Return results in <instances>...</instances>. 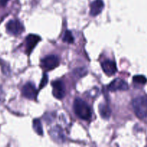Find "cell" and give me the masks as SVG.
<instances>
[{
	"label": "cell",
	"mask_w": 147,
	"mask_h": 147,
	"mask_svg": "<svg viewBox=\"0 0 147 147\" xmlns=\"http://www.w3.org/2000/svg\"><path fill=\"white\" fill-rule=\"evenodd\" d=\"M101 66L103 72L109 76L114 75L117 70L116 63L111 60H106L103 61L102 63Z\"/></svg>",
	"instance_id": "obj_10"
},
{
	"label": "cell",
	"mask_w": 147,
	"mask_h": 147,
	"mask_svg": "<svg viewBox=\"0 0 147 147\" xmlns=\"http://www.w3.org/2000/svg\"><path fill=\"white\" fill-rule=\"evenodd\" d=\"M4 97V90H3L2 86H1V84H0V103H1V102L3 100Z\"/></svg>",
	"instance_id": "obj_19"
},
{
	"label": "cell",
	"mask_w": 147,
	"mask_h": 147,
	"mask_svg": "<svg viewBox=\"0 0 147 147\" xmlns=\"http://www.w3.org/2000/svg\"><path fill=\"white\" fill-rule=\"evenodd\" d=\"M73 109L76 114L82 120L88 121L91 119V109L88 104L83 99L80 98H76L73 104Z\"/></svg>",
	"instance_id": "obj_1"
},
{
	"label": "cell",
	"mask_w": 147,
	"mask_h": 147,
	"mask_svg": "<svg viewBox=\"0 0 147 147\" xmlns=\"http://www.w3.org/2000/svg\"><path fill=\"white\" fill-rule=\"evenodd\" d=\"M53 86V94L55 98L57 99H62L65 94V86L61 80H55L52 83Z\"/></svg>",
	"instance_id": "obj_7"
},
{
	"label": "cell",
	"mask_w": 147,
	"mask_h": 147,
	"mask_svg": "<svg viewBox=\"0 0 147 147\" xmlns=\"http://www.w3.org/2000/svg\"><path fill=\"white\" fill-rule=\"evenodd\" d=\"M6 28L9 34L14 36L20 35L24 31V27L22 24L17 20H9L7 24Z\"/></svg>",
	"instance_id": "obj_3"
},
{
	"label": "cell",
	"mask_w": 147,
	"mask_h": 147,
	"mask_svg": "<svg viewBox=\"0 0 147 147\" xmlns=\"http://www.w3.org/2000/svg\"><path fill=\"white\" fill-rule=\"evenodd\" d=\"M134 82L136 83H139V84H145L147 82V79L145 76H142V75H138V76H134L133 78Z\"/></svg>",
	"instance_id": "obj_16"
},
{
	"label": "cell",
	"mask_w": 147,
	"mask_h": 147,
	"mask_svg": "<svg viewBox=\"0 0 147 147\" xmlns=\"http://www.w3.org/2000/svg\"><path fill=\"white\" fill-rule=\"evenodd\" d=\"M22 93L24 98L30 100H34L37 97V90L35 86L32 83H27L22 89Z\"/></svg>",
	"instance_id": "obj_5"
},
{
	"label": "cell",
	"mask_w": 147,
	"mask_h": 147,
	"mask_svg": "<svg viewBox=\"0 0 147 147\" xmlns=\"http://www.w3.org/2000/svg\"><path fill=\"white\" fill-rule=\"evenodd\" d=\"M9 0H0V4L1 6H5L7 3L8 2Z\"/></svg>",
	"instance_id": "obj_20"
},
{
	"label": "cell",
	"mask_w": 147,
	"mask_h": 147,
	"mask_svg": "<svg viewBox=\"0 0 147 147\" xmlns=\"http://www.w3.org/2000/svg\"><path fill=\"white\" fill-rule=\"evenodd\" d=\"M0 65H1V70H2L3 73L6 76H8L10 73V67L8 63L4 62V60H0Z\"/></svg>",
	"instance_id": "obj_15"
},
{
	"label": "cell",
	"mask_w": 147,
	"mask_h": 147,
	"mask_svg": "<svg viewBox=\"0 0 147 147\" xmlns=\"http://www.w3.org/2000/svg\"><path fill=\"white\" fill-rule=\"evenodd\" d=\"M104 7V4L102 0H95L90 4V14L92 17H96L100 14Z\"/></svg>",
	"instance_id": "obj_11"
},
{
	"label": "cell",
	"mask_w": 147,
	"mask_h": 147,
	"mask_svg": "<svg viewBox=\"0 0 147 147\" xmlns=\"http://www.w3.org/2000/svg\"><path fill=\"white\" fill-rule=\"evenodd\" d=\"M47 81H48V77H47V75L46 73H45L42 76V78L41 82H40V88H42L43 87L47 85Z\"/></svg>",
	"instance_id": "obj_18"
},
{
	"label": "cell",
	"mask_w": 147,
	"mask_h": 147,
	"mask_svg": "<svg viewBox=\"0 0 147 147\" xmlns=\"http://www.w3.org/2000/svg\"><path fill=\"white\" fill-rule=\"evenodd\" d=\"M41 38L40 36L36 35V34H29L27 36L25 39V53L27 55H30L33 49L34 48L37 43L40 41Z\"/></svg>",
	"instance_id": "obj_6"
},
{
	"label": "cell",
	"mask_w": 147,
	"mask_h": 147,
	"mask_svg": "<svg viewBox=\"0 0 147 147\" xmlns=\"http://www.w3.org/2000/svg\"><path fill=\"white\" fill-rule=\"evenodd\" d=\"M132 106L138 118L141 119L147 118V96H139L134 99Z\"/></svg>",
	"instance_id": "obj_2"
},
{
	"label": "cell",
	"mask_w": 147,
	"mask_h": 147,
	"mask_svg": "<svg viewBox=\"0 0 147 147\" xmlns=\"http://www.w3.org/2000/svg\"><path fill=\"white\" fill-rule=\"evenodd\" d=\"M59 58L54 55L46 56L41 60V66L45 70H53L59 65Z\"/></svg>",
	"instance_id": "obj_4"
},
{
	"label": "cell",
	"mask_w": 147,
	"mask_h": 147,
	"mask_svg": "<svg viewBox=\"0 0 147 147\" xmlns=\"http://www.w3.org/2000/svg\"><path fill=\"white\" fill-rule=\"evenodd\" d=\"M86 73H87V70L86 68H84V67L78 68L74 71V74L78 76V77H82V76H85Z\"/></svg>",
	"instance_id": "obj_17"
},
{
	"label": "cell",
	"mask_w": 147,
	"mask_h": 147,
	"mask_svg": "<svg viewBox=\"0 0 147 147\" xmlns=\"http://www.w3.org/2000/svg\"><path fill=\"white\" fill-rule=\"evenodd\" d=\"M33 123V128H34V131L37 134L42 136L43 135V130H42V126L40 120L39 119H34L32 122Z\"/></svg>",
	"instance_id": "obj_13"
},
{
	"label": "cell",
	"mask_w": 147,
	"mask_h": 147,
	"mask_svg": "<svg viewBox=\"0 0 147 147\" xmlns=\"http://www.w3.org/2000/svg\"><path fill=\"white\" fill-rule=\"evenodd\" d=\"M50 135L53 140L57 143H63L65 142V134L60 126H55L52 128L50 131Z\"/></svg>",
	"instance_id": "obj_9"
},
{
	"label": "cell",
	"mask_w": 147,
	"mask_h": 147,
	"mask_svg": "<svg viewBox=\"0 0 147 147\" xmlns=\"http://www.w3.org/2000/svg\"><path fill=\"white\" fill-rule=\"evenodd\" d=\"M63 41L65 42L70 43V44L74 42L75 39L71 32L69 31V30H67V31L65 32L64 36H63Z\"/></svg>",
	"instance_id": "obj_14"
},
{
	"label": "cell",
	"mask_w": 147,
	"mask_h": 147,
	"mask_svg": "<svg viewBox=\"0 0 147 147\" xmlns=\"http://www.w3.org/2000/svg\"><path fill=\"white\" fill-rule=\"evenodd\" d=\"M98 110L100 116L104 119H109L111 115V110L107 104H104V103L100 104Z\"/></svg>",
	"instance_id": "obj_12"
},
{
	"label": "cell",
	"mask_w": 147,
	"mask_h": 147,
	"mask_svg": "<svg viewBox=\"0 0 147 147\" xmlns=\"http://www.w3.org/2000/svg\"><path fill=\"white\" fill-rule=\"evenodd\" d=\"M129 88L127 83L125 80L120 78H116L111 82L108 86L109 90L111 92L118 91V90H126Z\"/></svg>",
	"instance_id": "obj_8"
}]
</instances>
